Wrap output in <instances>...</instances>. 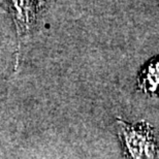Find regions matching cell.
<instances>
[{"label":"cell","instance_id":"cell-1","mask_svg":"<svg viewBox=\"0 0 159 159\" xmlns=\"http://www.w3.org/2000/svg\"><path fill=\"white\" fill-rule=\"evenodd\" d=\"M118 134L129 159H155L157 153L153 128L148 123L129 124L117 119Z\"/></svg>","mask_w":159,"mask_h":159},{"label":"cell","instance_id":"cell-2","mask_svg":"<svg viewBox=\"0 0 159 159\" xmlns=\"http://www.w3.org/2000/svg\"><path fill=\"white\" fill-rule=\"evenodd\" d=\"M9 9L16 22L18 36L21 37L32 30L36 20L39 2L34 1H11Z\"/></svg>","mask_w":159,"mask_h":159},{"label":"cell","instance_id":"cell-3","mask_svg":"<svg viewBox=\"0 0 159 159\" xmlns=\"http://www.w3.org/2000/svg\"><path fill=\"white\" fill-rule=\"evenodd\" d=\"M138 85L144 93L159 96V56L152 59L141 70Z\"/></svg>","mask_w":159,"mask_h":159}]
</instances>
